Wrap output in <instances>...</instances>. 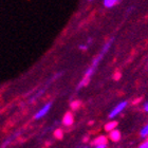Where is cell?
Here are the masks:
<instances>
[{
    "label": "cell",
    "instance_id": "obj_1",
    "mask_svg": "<svg viewBox=\"0 0 148 148\" xmlns=\"http://www.w3.org/2000/svg\"><path fill=\"white\" fill-rule=\"evenodd\" d=\"M113 41H114V37H112V38H110V39L107 41V42L103 46L102 50H101V52L96 55V57L92 60V62H91V65L87 68V70L85 71V73H84V76L83 78L79 80V83L77 84L76 86V90H80L83 89V88H85V87L88 86V84L90 83V80H91V77L94 75V73H95L96 69H97V67H99V62H102L103 58H104V56L107 54V53L109 52V50H110V48L112 47V45H113Z\"/></svg>",
    "mask_w": 148,
    "mask_h": 148
},
{
    "label": "cell",
    "instance_id": "obj_2",
    "mask_svg": "<svg viewBox=\"0 0 148 148\" xmlns=\"http://www.w3.org/2000/svg\"><path fill=\"white\" fill-rule=\"evenodd\" d=\"M127 105H128V102H127V101H123V102H121L120 104H117V105L111 110L110 113H109V119H113V117H115L116 115H119L124 109L126 108Z\"/></svg>",
    "mask_w": 148,
    "mask_h": 148
},
{
    "label": "cell",
    "instance_id": "obj_3",
    "mask_svg": "<svg viewBox=\"0 0 148 148\" xmlns=\"http://www.w3.org/2000/svg\"><path fill=\"white\" fill-rule=\"evenodd\" d=\"M51 108H52V102L45 104V105H43L42 107H41V108H40L39 110H38L36 113H35L34 119H35V120H39V119L43 117L45 115H47V113L49 112Z\"/></svg>",
    "mask_w": 148,
    "mask_h": 148
},
{
    "label": "cell",
    "instance_id": "obj_4",
    "mask_svg": "<svg viewBox=\"0 0 148 148\" xmlns=\"http://www.w3.org/2000/svg\"><path fill=\"white\" fill-rule=\"evenodd\" d=\"M74 123V117H73V114L71 112H67V113L64 115V119H62V124L65 125V126L69 127L73 125Z\"/></svg>",
    "mask_w": 148,
    "mask_h": 148
},
{
    "label": "cell",
    "instance_id": "obj_5",
    "mask_svg": "<svg viewBox=\"0 0 148 148\" xmlns=\"http://www.w3.org/2000/svg\"><path fill=\"white\" fill-rule=\"evenodd\" d=\"M109 139H110L112 142H119L121 140V132L116 129L112 130V131L109 132Z\"/></svg>",
    "mask_w": 148,
    "mask_h": 148
},
{
    "label": "cell",
    "instance_id": "obj_6",
    "mask_svg": "<svg viewBox=\"0 0 148 148\" xmlns=\"http://www.w3.org/2000/svg\"><path fill=\"white\" fill-rule=\"evenodd\" d=\"M107 142H108V139L105 136H99L93 141L92 144L94 146H96V145H101V144H107Z\"/></svg>",
    "mask_w": 148,
    "mask_h": 148
},
{
    "label": "cell",
    "instance_id": "obj_7",
    "mask_svg": "<svg viewBox=\"0 0 148 148\" xmlns=\"http://www.w3.org/2000/svg\"><path fill=\"white\" fill-rule=\"evenodd\" d=\"M120 2V0H103V4L107 9H111L114 5H116L117 3Z\"/></svg>",
    "mask_w": 148,
    "mask_h": 148
},
{
    "label": "cell",
    "instance_id": "obj_8",
    "mask_svg": "<svg viewBox=\"0 0 148 148\" xmlns=\"http://www.w3.org/2000/svg\"><path fill=\"white\" fill-rule=\"evenodd\" d=\"M116 126H117L116 121H111V122H109V123H107L105 125V130L106 131H108V132H110V131H112V130L115 129Z\"/></svg>",
    "mask_w": 148,
    "mask_h": 148
},
{
    "label": "cell",
    "instance_id": "obj_9",
    "mask_svg": "<svg viewBox=\"0 0 148 148\" xmlns=\"http://www.w3.org/2000/svg\"><path fill=\"white\" fill-rule=\"evenodd\" d=\"M54 136H55L56 139L62 140V136H64V132H62V129H56L55 131H54Z\"/></svg>",
    "mask_w": 148,
    "mask_h": 148
},
{
    "label": "cell",
    "instance_id": "obj_10",
    "mask_svg": "<svg viewBox=\"0 0 148 148\" xmlns=\"http://www.w3.org/2000/svg\"><path fill=\"white\" fill-rule=\"evenodd\" d=\"M141 136L142 138H148V124L143 127V129L141 130Z\"/></svg>",
    "mask_w": 148,
    "mask_h": 148
},
{
    "label": "cell",
    "instance_id": "obj_11",
    "mask_svg": "<svg viewBox=\"0 0 148 148\" xmlns=\"http://www.w3.org/2000/svg\"><path fill=\"white\" fill-rule=\"evenodd\" d=\"M80 105H82V103H80L79 101H75V102H72L71 103V108L74 109V110H76V109L79 108Z\"/></svg>",
    "mask_w": 148,
    "mask_h": 148
},
{
    "label": "cell",
    "instance_id": "obj_12",
    "mask_svg": "<svg viewBox=\"0 0 148 148\" xmlns=\"http://www.w3.org/2000/svg\"><path fill=\"white\" fill-rule=\"evenodd\" d=\"M78 49H79L80 51H87V50L89 49V45H87L86 42L80 43V45H78Z\"/></svg>",
    "mask_w": 148,
    "mask_h": 148
},
{
    "label": "cell",
    "instance_id": "obj_13",
    "mask_svg": "<svg viewBox=\"0 0 148 148\" xmlns=\"http://www.w3.org/2000/svg\"><path fill=\"white\" fill-rule=\"evenodd\" d=\"M138 148H148V141L147 140H146V142L142 143V144H141Z\"/></svg>",
    "mask_w": 148,
    "mask_h": 148
},
{
    "label": "cell",
    "instance_id": "obj_14",
    "mask_svg": "<svg viewBox=\"0 0 148 148\" xmlns=\"http://www.w3.org/2000/svg\"><path fill=\"white\" fill-rule=\"evenodd\" d=\"M95 148H107V144H101V145H96Z\"/></svg>",
    "mask_w": 148,
    "mask_h": 148
},
{
    "label": "cell",
    "instance_id": "obj_15",
    "mask_svg": "<svg viewBox=\"0 0 148 148\" xmlns=\"http://www.w3.org/2000/svg\"><path fill=\"white\" fill-rule=\"evenodd\" d=\"M120 77H121V74L120 73H116V74H115V76H114V79H115V80L120 79Z\"/></svg>",
    "mask_w": 148,
    "mask_h": 148
},
{
    "label": "cell",
    "instance_id": "obj_16",
    "mask_svg": "<svg viewBox=\"0 0 148 148\" xmlns=\"http://www.w3.org/2000/svg\"><path fill=\"white\" fill-rule=\"evenodd\" d=\"M144 110H145L146 112H148V103H146L145 105H144Z\"/></svg>",
    "mask_w": 148,
    "mask_h": 148
},
{
    "label": "cell",
    "instance_id": "obj_17",
    "mask_svg": "<svg viewBox=\"0 0 148 148\" xmlns=\"http://www.w3.org/2000/svg\"><path fill=\"white\" fill-rule=\"evenodd\" d=\"M87 141H88V136H85L84 138V142H87Z\"/></svg>",
    "mask_w": 148,
    "mask_h": 148
},
{
    "label": "cell",
    "instance_id": "obj_18",
    "mask_svg": "<svg viewBox=\"0 0 148 148\" xmlns=\"http://www.w3.org/2000/svg\"><path fill=\"white\" fill-rule=\"evenodd\" d=\"M87 1H93V0H87Z\"/></svg>",
    "mask_w": 148,
    "mask_h": 148
}]
</instances>
